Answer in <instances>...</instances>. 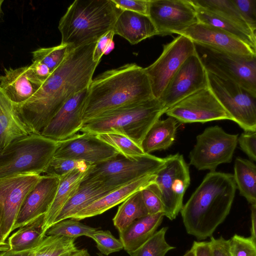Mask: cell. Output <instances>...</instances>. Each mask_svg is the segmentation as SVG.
<instances>
[{
  "mask_svg": "<svg viewBox=\"0 0 256 256\" xmlns=\"http://www.w3.org/2000/svg\"><path fill=\"white\" fill-rule=\"evenodd\" d=\"M96 42L73 50L30 98L14 105L31 134H40L72 96L88 88L98 64L92 60Z\"/></svg>",
  "mask_w": 256,
  "mask_h": 256,
  "instance_id": "cell-1",
  "label": "cell"
},
{
  "mask_svg": "<svg viewBox=\"0 0 256 256\" xmlns=\"http://www.w3.org/2000/svg\"><path fill=\"white\" fill-rule=\"evenodd\" d=\"M88 88L84 124L106 112L154 98L144 68L134 63L100 74Z\"/></svg>",
  "mask_w": 256,
  "mask_h": 256,
  "instance_id": "cell-2",
  "label": "cell"
},
{
  "mask_svg": "<svg viewBox=\"0 0 256 256\" xmlns=\"http://www.w3.org/2000/svg\"><path fill=\"white\" fill-rule=\"evenodd\" d=\"M236 189L231 174L208 172L180 210L186 232L199 240L212 236L229 214Z\"/></svg>",
  "mask_w": 256,
  "mask_h": 256,
  "instance_id": "cell-3",
  "label": "cell"
},
{
  "mask_svg": "<svg viewBox=\"0 0 256 256\" xmlns=\"http://www.w3.org/2000/svg\"><path fill=\"white\" fill-rule=\"evenodd\" d=\"M122 10L112 0H76L61 18V44L74 49L97 42L112 30Z\"/></svg>",
  "mask_w": 256,
  "mask_h": 256,
  "instance_id": "cell-4",
  "label": "cell"
},
{
  "mask_svg": "<svg viewBox=\"0 0 256 256\" xmlns=\"http://www.w3.org/2000/svg\"><path fill=\"white\" fill-rule=\"evenodd\" d=\"M167 110L153 98L103 113L84 122L80 131L94 135L119 133L140 146L148 130Z\"/></svg>",
  "mask_w": 256,
  "mask_h": 256,
  "instance_id": "cell-5",
  "label": "cell"
},
{
  "mask_svg": "<svg viewBox=\"0 0 256 256\" xmlns=\"http://www.w3.org/2000/svg\"><path fill=\"white\" fill-rule=\"evenodd\" d=\"M58 141L31 134L0 152V180L20 174H44Z\"/></svg>",
  "mask_w": 256,
  "mask_h": 256,
  "instance_id": "cell-6",
  "label": "cell"
},
{
  "mask_svg": "<svg viewBox=\"0 0 256 256\" xmlns=\"http://www.w3.org/2000/svg\"><path fill=\"white\" fill-rule=\"evenodd\" d=\"M164 163V158L150 154L129 158L119 154L91 166L82 180L99 182L117 189L145 176L156 174Z\"/></svg>",
  "mask_w": 256,
  "mask_h": 256,
  "instance_id": "cell-7",
  "label": "cell"
},
{
  "mask_svg": "<svg viewBox=\"0 0 256 256\" xmlns=\"http://www.w3.org/2000/svg\"><path fill=\"white\" fill-rule=\"evenodd\" d=\"M194 44L208 72L232 81L256 96V56H240Z\"/></svg>",
  "mask_w": 256,
  "mask_h": 256,
  "instance_id": "cell-8",
  "label": "cell"
},
{
  "mask_svg": "<svg viewBox=\"0 0 256 256\" xmlns=\"http://www.w3.org/2000/svg\"><path fill=\"white\" fill-rule=\"evenodd\" d=\"M163 166L156 174L154 184L164 208V216L174 220L183 206V198L190 184L189 167L182 154L164 158Z\"/></svg>",
  "mask_w": 256,
  "mask_h": 256,
  "instance_id": "cell-9",
  "label": "cell"
},
{
  "mask_svg": "<svg viewBox=\"0 0 256 256\" xmlns=\"http://www.w3.org/2000/svg\"><path fill=\"white\" fill-rule=\"evenodd\" d=\"M208 76L210 89L232 120L244 132H256V96L232 81L210 72Z\"/></svg>",
  "mask_w": 256,
  "mask_h": 256,
  "instance_id": "cell-10",
  "label": "cell"
},
{
  "mask_svg": "<svg viewBox=\"0 0 256 256\" xmlns=\"http://www.w3.org/2000/svg\"><path fill=\"white\" fill-rule=\"evenodd\" d=\"M238 136L218 126L206 128L196 136V144L190 153V164L198 170L215 171L219 164L231 162Z\"/></svg>",
  "mask_w": 256,
  "mask_h": 256,
  "instance_id": "cell-11",
  "label": "cell"
},
{
  "mask_svg": "<svg viewBox=\"0 0 256 256\" xmlns=\"http://www.w3.org/2000/svg\"><path fill=\"white\" fill-rule=\"evenodd\" d=\"M196 52L194 43L182 35H179L164 46L162 53L158 58L144 68L154 98H160L180 66Z\"/></svg>",
  "mask_w": 256,
  "mask_h": 256,
  "instance_id": "cell-12",
  "label": "cell"
},
{
  "mask_svg": "<svg viewBox=\"0 0 256 256\" xmlns=\"http://www.w3.org/2000/svg\"><path fill=\"white\" fill-rule=\"evenodd\" d=\"M42 176V174H20L0 180V234L4 240L12 232L26 196Z\"/></svg>",
  "mask_w": 256,
  "mask_h": 256,
  "instance_id": "cell-13",
  "label": "cell"
},
{
  "mask_svg": "<svg viewBox=\"0 0 256 256\" xmlns=\"http://www.w3.org/2000/svg\"><path fill=\"white\" fill-rule=\"evenodd\" d=\"M165 113L181 124L232 120L209 87L184 98L168 108Z\"/></svg>",
  "mask_w": 256,
  "mask_h": 256,
  "instance_id": "cell-14",
  "label": "cell"
},
{
  "mask_svg": "<svg viewBox=\"0 0 256 256\" xmlns=\"http://www.w3.org/2000/svg\"><path fill=\"white\" fill-rule=\"evenodd\" d=\"M207 88L208 72L196 52L180 66L158 100L168 109L193 93Z\"/></svg>",
  "mask_w": 256,
  "mask_h": 256,
  "instance_id": "cell-15",
  "label": "cell"
},
{
  "mask_svg": "<svg viewBox=\"0 0 256 256\" xmlns=\"http://www.w3.org/2000/svg\"><path fill=\"white\" fill-rule=\"evenodd\" d=\"M148 16L161 36L178 34L198 22L190 0H149Z\"/></svg>",
  "mask_w": 256,
  "mask_h": 256,
  "instance_id": "cell-16",
  "label": "cell"
},
{
  "mask_svg": "<svg viewBox=\"0 0 256 256\" xmlns=\"http://www.w3.org/2000/svg\"><path fill=\"white\" fill-rule=\"evenodd\" d=\"M119 154L114 148L96 135L83 133L58 141L54 157L82 160L92 166L107 160Z\"/></svg>",
  "mask_w": 256,
  "mask_h": 256,
  "instance_id": "cell-17",
  "label": "cell"
},
{
  "mask_svg": "<svg viewBox=\"0 0 256 256\" xmlns=\"http://www.w3.org/2000/svg\"><path fill=\"white\" fill-rule=\"evenodd\" d=\"M88 88L74 94L64 102L42 130V136L61 141L71 138L80 130L84 124L83 114Z\"/></svg>",
  "mask_w": 256,
  "mask_h": 256,
  "instance_id": "cell-18",
  "label": "cell"
},
{
  "mask_svg": "<svg viewBox=\"0 0 256 256\" xmlns=\"http://www.w3.org/2000/svg\"><path fill=\"white\" fill-rule=\"evenodd\" d=\"M60 180L58 176L42 175L24 200L12 232L45 215L54 198Z\"/></svg>",
  "mask_w": 256,
  "mask_h": 256,
  "instance_id": "cell-19",
  "label": "cell"
},
{
  "mask_svg": "<svg viewBox=\"0 0 256 256\" xmlns=\"http://www.w3.org/2000/svg\"><path fill=\"white\" fill-rule=\"evenodd\" d=\"M177 34L194 44L240 56H256V50L232 36L212 26L197 22Z\"/></svg>",
  "mask_w": 256,
  "mask_h": 256,
  "instance_id": "cell-20",
  "label": "cell"
},
{
  "mask_svg": "<svg viewBox=\"0 0 256 256\" xmlns=\"http://www.w3.org/2000/svg\"><path fill=\"white\" fill-rule=\"evenodd\" d=\"M28 66L4 68L0 74V88L14 105L28 100L42 86L30 78Z\"/></svg>",
  "mask_w": 256,
  "mask_h": 256,
  "instance_id": "cell-21",
  "label": "cell"
},
{
  "mask_svg": "<svg viewBox=\"0 0 256 256\" xmlns=\"http://www.w3.org/2000/svg\"><path fill=\"white\" fill-rule=\"evenodd\" d=\"M156 174L148 175L116 189L74 215L72 218L80 220L100 214L122 203L130 196L154 182Z\"/></svg>",
  "mask_w": 256,
  "mask_h": 256,
  "instance_id": "cell-22",
  "label": "cell"
},
{
  "mask_svg": "<svg viewBox=\"0 0 256 256\" xmlns=\"http://www.w3.org/2000/svg\"><path fill=\"white\" fill-rule=\"evenodd\" d=\"M112 30L114 34L122 36L132 44L158 35L156 30L148 16L128 10L120 11Z\"/></svg>",
  "mask_w": 256,
  "mask_h": 256,
  "instance_id": "cell-23",
  "label": "cell"
},
{
  "mask_svg": "<svg viewBox=\"0 0 256 256\" xmlns=\"http://www.w3.org/2000/svg\"><path fill=\"white\" fill-rule=\"evenodd\" d=\"M115 190L99 182L82 180L76 192L62 209L54 224L72 218L84 208Z\"/></svg>",
  "mask_w": 256,
  "mask_h": 256,
  "instance_id": "cell-24",
  "label": "cell"
},
{
  "mask_svg": "<svg viewBox=\"0 0 256 256\" xmlns=\"http://www.w3.org/2000/svg\"><path fill=\"white\" fill-rule=\"evenodd\" d=\"M30 134L13 104L0 88V152L15 141Z\"/></svg>",
  "mask_w": 256,
  "mask_h": 256,
  "instance_id": "cell-25",
  "label": "cell"
},
{
  "mask_svg": "<svg viewBox=\"0 0 256 256\" xmlns=\"http://www.w3.org/2000/svg\"><path fill=\"white\" fill-rule=\"evenodd\" d=\"M87 170L76 169L60 178L54 198L44 217L42 224L44 236H46L47 230L54 224L62 208L76 192Z\"/></svg>",
  "mask_w": 256,
  "mask_h": 256,
  "instance_id": "cell-26",
  "label": "cell"
},
{
  "mask_svg": "<svg viewBox=\"0 0 256 256\" xmlns=\"http://www.w3.org/2000/svg\"><path fill=\"white\" fill-rule=\"evenodd\" d=\"M164 214H148L137 219L119 232L124 249L128 254L133 252L147 241L162 222Z\"/></svg>",
  "mask_w": 256,
  "mask_h": 256,
  "instance_id": "cell-27",
  "label": "cell"
},
{
  "mask_svg": "<svg viewBox=\"0 0 256 256\" xmlns=\"http://www.w3.org/2000/svg\"><path fill=\"white\" fill-rule=\"evenodd\" d=\"M176 120L168 116L164 120H158L144 136L141 148L144 154L166 150L173 144L176 131Z\"/></svg>",
  "mask_w": 256,
  "mask_h": 256,
  "instance_id": "cell-28",
  "label": "cell"
},
{
  "mask_svg": "<svg viewBox=\"0 0 256 256\" xmlns=\"http://www.w3.org/2000/svg\"><path fill=\"white\" fill-rule=\"evenodd\" d=\"M193 4L196 9L198 22L220 29L256 50V36L248 32L236 24L209 10Z\"/></svg>",
  "mask_w": 256,
  "mask_h": 256,
  "instance_id": "cell-29",
  "label": "cell"
},
{
  "mask_svg": "<svg viewBox=\"0 0 256 256\" xmlns=\"http://www.w3.org/2000/svg\"><path fill=\"white\" fill-rule=\"evenodd\" d=\"M44 216L24 225L14 232L8 240L9 250L20 252L37 247L46 236L42 234Z\"/></svg>",
  "mask_w": 256,
  "mask_h": 256,
  "instance_id": "cell-30",
  "label": "cell"
},
{
  "mask_svg": "<svg viewBox=\"0 0 256 256\" xmlns=\"http://www.w3.org/2000/svg\"><path fill=\"white\" fill-rule=\"evenodd\" d=\"M234 178L240 194L251 204H256V166L250 160L237 158Z\"/></svg>",
  "mask_w": 256,
  "mask_h": 256,
  "instance_id": "cell-31",
  "label": "cell"
},
{
  "mask_svg": "<svg viewBox=\"0 0 256 256\" xmlns=\"http://www.w3.org/2000/svg\"><path fill=\"white\" fill-rule=\"evenodd\" d=\"M148 214L140 190L122 203L112 218V222L114 226L120 232L134 221Z\"/></svg>",
  "mask_w": 256,
  "mask_h": 256,
  "instance_id": "cell-32",
  "label": "cell"
},
{
  "mask_svg": "<svg viewBox=\"0 0 256 256\" xmlns=\"http://www.w3.org/2000/svg\"><path fill=\"white\" fill-rule=\"evenodd\" d=\"M192 2L236 24L248 32L256 36L248 26L232 0H190Z\"/></svg>",
  "mask_w": 256,
  "mask_h": 256,
  "instance_id": "cell-33",
  "label": "cell"
},
{
  "mask_svg": "<svg viewBox=\"0 0 256 256\" xmlns=\"http://www.w3.org/2000/svg\"><path fill=\"white\" fill-rule=\"evenodd\" d=\"M76 238L58 236H46L36 248L34 256H70L78 249Z\"/></svg>",
  "mask_w": 256,
  "mask_h": 256,
  "instance_id": "cell-34",
  "label": "cell"
},
{
  "mask_svg": "<svg viewBox=\"0 0 256 256\" xmlns=\"http://www.w3.org/2000/svg\"><path fill=\"white\" fill-rule=\"evenodd\" d=\"M168 226L162 227L138 248L130 253V256H165L176 247L166 241V234Z\"/></svg>",
  "mask_w": 256,
  "mask_h": 256,
  "instance_id": "cell-35",
  "label": "cell"
},
{
  "mask_svg": "<svg viewBox=\"0 0 256 256\" xmlns=\"http://www.w3.org/2000/svg\"><path fill=\"white\" fill-rule=\"evenodd\" d=\"M74 50L70 46L60 44L50 48H41L32 52V61L45 64L52 73Z\"/></svg>",
  "mask_w": 256,
  "mask_h": 256,
  "instance_id": "cell-36",
  "label": "cell"
},
{
  "mask_svg": "<svg viewBox=\"0 0 256 256\" xmlns=\"http://www.w3.org/2000/svg\"><path fill=\"white\" fill-rule=\"evenodd\" d=\"M96 230L70 218L54 224L47 230L46 236L54 235L76 238L81 236L88 237L89 234Z\"/></svg>",
  "mask_w": 256,
  "mask_h": 256,
  "instance_id": "cell-37",
  "label": "cell"
},
{
  "mask_svg": "<svg viewBox=\"0 0 256 256\" xmlns=\"http://www.w3.org/2000/svg\"><path fill=\"white\" fill-rule=\"evenodd\" d=\"M96 136L114 148L122 155L126 157H136L146 154L141 146L128 136L116 132H106Z\"/></svg>",
  "mask_w": 256,
  "mask_h": 256,
  "instance_id": "cell-38",
  "label": "cell"
},
{
  "mask_svg": "<svg viewBox=\"0 0 256 256\" xmlns=\"http://www.w3.org/2000/svg\"><path fill=\"white\" fill-rule=\"evenodd\" d=\"M91 166L82 160L53 157L44 174L60 178L76 169L87 170Z\"/></svg>",
  "mask_w": 256,
  "mask_h": 256,
  "instance_id": "cell-39",
  "label": "cell"
},
{
  "mask_svg": "<svg viewBox=\"0 0 256 256\" xmlns=\"http://www.w3.org/2000/svg\"><path fill=\"white\" fill-rule=\"evenodd\" d=\"M88 237L96 242L97 248L104 256H108L124 249L121 240L116 238L108 230L97 229L89 234Z\"/></svg>",
  "mask_w": 256,
  "mask_h": 256,
  "instance_id": "cell-40",
  "label": "cell"
},
{
  "mask_svg": "<svg viewBox=\"0 0 256 256\" xmlns=\"http://www.w3.org/2000/svg\"><path fill=\"white\" fill-rule=\"evenodd\" d=\"M232 256H256V241L250 237L234 234L229 240Z\"/></svg>",
  "mask_w": 256,
  "mask_h": 256,
  "instance_id": "cell-41",
  "label": "cell"
},
{
  "mask_svg": "<svg viewBox=\"0 0 256 256\" xmlns=\"http://www.w3.org/2000/svg\"><path fill=\"white\" fill-rule=\"evenodd\" d=\"M140 191L148 214L164 213V206L156 192L154 182L144 188Z\"/></svg>",
  "mask_w": 256,
  "mask_h": 256,
  "instance_id": "cell-42",
  "label": "cell"
},
{
  "mask_svg": "<svg viewBox=\"0 0 256 256\" xmlns=\"http://www.w3.org/2000/svg\"><path fill=\"white\" fill-rule=\"evenodd\" d=\"M240 14L254 32L256 30V0H232Z\"/></svg>",
  "mask_w": 256,
  "mask_h": 256,
  "instance_id": "cell-43",
  "label": "cell"
},
{
  "mask_svg": "<svg viewBox=\"0 0 256 256\" xmlns=\"http://www.w3.org/2000/svg\"><path fill=\"white\" fill-rule=\"evenodd\" d=\"M114 34L110 30L100 37L96 42L92 54L94 62L99 64L101 58L104 54L111 51L114 47L113 38Z\"/></svg>",
  "mask_w": 256,
  "mask_h": 256,
  "instance_id": "cell-44",
  "label": "cell"
},
{
  "mask_svg": "<svg viewBox=\"0 0 256 256\" xmlns=\"http://www.w3.org/2000/svg\"><path fill=\"white\" fill-rule=\"evenodd\" d=\"M122 10H128L148 16L149 0H112Z\"/></svg>",
  "mask_w": 256,
  "mask_h": 256,
  "instance_id": "cell-45",
  "label": "cell"
},
{
  "mask_svg": "<svg viewBox=\"0 0 256 256\" xmlns=\"http://www.w3.org/2000/svg\"><path fill=\"white\" fill-rule=\"evenodd\" d=\"M241 149L248 158L256 160V132H244L238 138Z\"/></svg>",
  "mask_w": 256,
  "mask_h": 256,
  "instance_id": "cell-46",
  "label": "cell"
},
{
  "mask_svg": "<svg viewBox=\"0 0 256 256\" xmlns=\"http://www.w3.org/2000/svg\"><path fill=\"white\" fill-rule=\"evenodd\" d=\"M28 73L33 80L42 84L52 74L47 66L39 61H32V64L28 66Z\"/></svg>",
  "mask_w": 256,
  "mask_h": 256,
  "instance_id": "cell-47",
  "label": "cell"
},
{
  "mask_svg": "<svg viewBox=\"0 0 256 256\" xmlns=\"http://www.w3.org/2000/svg\"><path fill=\"white\" fill-rule=\"evenodd\" d=\"M210 244L212 256H232L230 247L229 240L222 236L210 237Z\"/></svg>",
  "mask_w": 256,
  "mask_h": 256,
  "instance_id": "cell-48",
  "label": "cell"
},
{
  "mask_svg": "<svg viewBox=\"0 0 256 256\" xmlns=\"http://www.w3.org/2000/svg\"><path fill=\"white\" fill-rule=\"evenodd\" d=\"M192 246L196 256H212L209 242L194 241Z\"/></svg>",
  "mask_w": 256,
  "mask_h": 256,
  "instance_id": "cell-49",
  "label": "cell"
},
{
  "mask_svg": "<svg viewBox=\"0 0 256 256\" xmlns=\"http://www.w3.org/2000/svg\"><path fill=\"white\" fill-rule=\"evenodd\" d=\"M36 248L32 250L20 252L12 251L10 250L2 251L0 252V256H34Z\"/></svg>",
  "mask_w": 256,
  "mask_h": 256,
  "instance_id": "cell-50",
  "label": "cell"
},
{
  "mask_svg": "<svg viewBox=\"0 0 256 256\" xmlns=\"http://www.w3.org/2000/svg\"><path fill=\"white\" fill-rule=\"evenodd\" d=\"M250 238L256 241V204H251Z\"/></svg>",
  "mask_w": 256,
  "mask_h": 256,
  "instance_id": "cell-51",
  "label": "cell"
},
{
  "mask_svg": "<svg viewBox=\"0 0 256 256\" xmlns=\"http://www.w3.org/2000/svg\"><path fill=\"white\" fill-rule=\"evenodd\" d=\"M9 245L6 240H4L0 234V252L9 250Z\"/></svg>",
  "mask_w": 256,
  "mask_h": 256,
  "instance_id": "cell-52",
  "label": "cell"
},
{
  "mask_svg": "<svg viewBox=\"0 0 256 256\" xmlns=\"http://www.w3.org/2000/svg\"><path fill=\"white\" fill-rule=\"evenodd\" d=\"M70 256H91L88 250L86 249H80L78 250L76 252L71 255Z\"/></svg>",
  "mask_w": 256,
  "mask_h": 256,
  "instance_id": "cell-53",
  "label": "cell"
},
{
  "mask_svg": "<svg viewBox=\"0 0 256 256\" xmlns=\"http://www.w3.org/2000/svg\"><path fill=\"white\" fill-rule=\"evenodd\" d=\"M182 256H196L194 250L192 246Z\"/></svg>",
  "mask_w": 256,
  "mask_h": 256,
  "instance_id": "cell-54",
  "label": "cell"
},
{
  "mask_svg": "<svg viewBox=\"0 0 256 256\" xmlns=\"http://www.w3.org/2000/svg\"><path fill=\"white\" fill-rule=\"evenodd\" d=\"M3 2H4V0H0V13L1 10H2V4Z\"/></svg>",
  "mask_w": 256,
  "mask_h": 256,
  "instance_id": "cell-55",
  "label": "cell"
},
{
  "mask_svg": "<svg viewBox=\"0 0 256 256\" xmlns=\"http://www.w3.org/2000/svg\"><path fill=\"white\" fill-rule=\"evenodd\" d=\"M97 254L98 255V256H104V254H101V253H100V252H98V253Z\"/></svg>",
  "mask_w": 256,
  "mask_h": 256,
  "instance_id": "cell-56",
  "label": "cell"
}]
</instances>
